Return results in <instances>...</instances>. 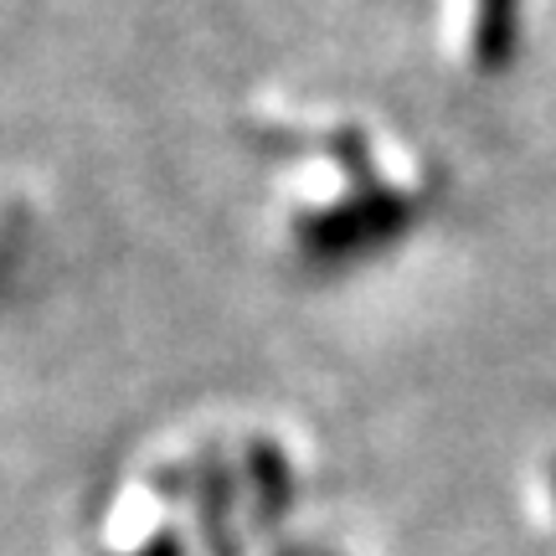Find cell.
<instances>
[{"mask_svg":"<svg viewBox=\"0 0 556 556\" xmlns=\"http://www.w3.org/2000/svg\"><path fill=\"white\" fill-rule=\"evenodd\" d=\"M407 222H413V201L402 197L397 186H387V180L371 176V180H361L340 206H325V212L299 217L294 242L304 258L340 263V258L366 253V248H377V242H387V238H397Z\"/></svg>","mask_w":556,"mask_h":556,"instance_id":"obj_1","label":"cell"},{"mask_svg":"<svg viewBox=\"0 0 556 556\" xmlns=\"http://www.w3.org/2000/svg\"><path fill=\"white\" fill-rule=\"evenodd\" d=\"M520 47V0H475L469 58L479 73H505Z\"/></svg>","mask_w":556,"mask_h":556,"instance_id":"obj_2","label":"cell"}]
</instances>
